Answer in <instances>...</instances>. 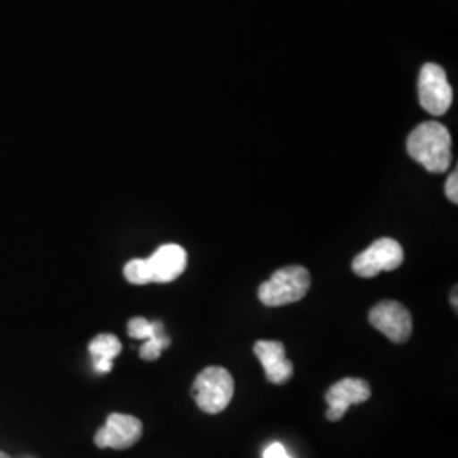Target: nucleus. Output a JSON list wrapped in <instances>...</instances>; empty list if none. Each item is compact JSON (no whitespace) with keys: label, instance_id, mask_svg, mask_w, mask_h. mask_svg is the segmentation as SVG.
I'll return each mask as SVG.
<instances>
[{"label":"nucleus","instance_id":"9","mask_svg":"<svg viewBox=\"0 0 458 458\" xmlns=\"http://www.w3.org/2000/svg\"><path fill=\"white\" fill-rule=\"evenodd\" d=\"M151 280L157 284H168L181 277L187 267V251L181 245L168 243L160 246L149 259Z\"/></svg>","mask_w":458,"mask_h":458},{"label":"nucleus","instance_id":"13","mask_svg":"<svg viewBox=\"0 0 458 458\" xmlns=\"http://www.w3.org/2000/svg\"><path fill=\"white\" fill-rule=\"evenodd\" d=\"M124 277L134 285L151 284V270L148 259H134L124 265Z\"/></svg>","mask_w":458,"mask_h":458},{"label":"nucleus","instance_id":"1","mask_svg":"<svg viewBox=\"0 0 458 458\" xmlns=\"http://www.w3.org/2000/svg\"><path fill=\"white\" fill-rule=\"evenodd\" d=\"M408 153L431 174L446 172L452 165L450 131L437 121L416 126L408 138Z\"/></svg>","mask_w":458,"mask_h":458},{"label":"nucleus","instance_id":"15","mask_svg":"<svg viewBox=\"0 0 458 458\" xmlns=\"http://www.w3.org/2000/svg\"><path fill=\"white\" fill-rule=\"evenodd\" d=\"M445 194H446V199L450 200V202H454V204H457L458 202V172L457 170H454L452 174H450V177H448V181L445 183Z\"/></svg>","mask_w":458,"mask_h":458},{"label":"nucleus","instance_id":"8","mask_svg":"<svg viewBox=\"0 0 458 458\" xmlns=\"http://www.w3.org/2000/svg\"><path fill=\"white\" fill-rule=\"evenodd\" d=\"M370 395H372L370 384L363 378L346 377L344 380L333 384L325 395L327 403V420L340 421L350 406L369 401Z\"/></svg>","mask_w":458,"mask_h":458},{"label":"nucleus","instance_id":"17","mask_svg":"<svg viewBox=\"0 0 458 458\" xmlns=\"http://www.w3.org/2000/svg\"><path fill=\"white\" fill-rule=\"evenodd\" d=\"M454 297H450V301H452V304H454V310L457 311V287L454 289Z\"/></svg>","mask_w":458,"mask_h":458},{"label":"nucleus","instance_id":"3","mask_svg":"<svg viewBox=\"0 0 458 458\" xmlns=\"http://www.w3.org/2000/svg\"><path fill=\"white\" fill-rule=\"evenodd\" d=\"M234 395V380L223 367L204 369L192 386V397L199 410L208 414H219L226 410Z\"/></svg>","mask_w":458,"mask_h":458},{"label":"nucleus","instance_id":"14","mask_svg":"<svg viewBox=\"0 0 458 458\" xmlns=\"http://www.w3.org/2000/svg\"><path fill=\"white\" fill-rule=\"evenodd\" d=\"M168 346H170V338L166 336V333L157 335L149 340H145V344L140 348V357L147 361L158 360Z\"/></svg>","mask_w":458,"mask_h":458},{"label":"nucleus","instance_id":"16","mask_svg":"<svg viewBox=\"0 0 458 458\" xmlns=\"http://www.w3.org/2000/svg\"><path fill=\"white\" fill-rule=\"evenodd\" d=\"M263 458H291L282 443H272L263 450Z\"/></svg>","mask_w":458,"mask_h":458},{"label":"nucleus","instance_id":"5","mask_svg":"<svg viewBox=\"0 0 458 458\" xmlns=\"http://www.w3.org/2000/svg\"><path fill=\"white\" fill-rule=\"evenodd\" d=\"M418 96L421 107L431 115H443L454 102V90L442 66L426 64L418 79Z\"/></svg>","mask_w":458,"mask_h":458},{"label":"nucleus","instance_id":"11","mask_svg":"<svg viewBox=\"0 0 458 458\" xmlns=\"http://www.w3.org/2000/svg\"><path fill=\"white\" fill-rule=\"evenodd\" d=\"M123 344L117 340V336L111 333L98 335L90 344L89 352L94 359V369L98 374H109L113 370V360L121 353Z\"/></svg>","mask_w":458,"mask_h":458},{"label":"nucleus","instance_id":"6","mask_svg":"<svg viewBox=\"0 0 458 458\" xmlns=\"http://www.w3.org/2000/svg\"><path fill=\"white\" fill-rule=\"evenodd\" d=\"M370 325L393 344H406L412 335L411 312L395 301H382L369 312Z\"/></svg>","mask_w":458,"mask_h":458},{"label":"nucleus","instance_id":"7","mask_svg":"<svg viewBox=\"0 0 458 458\" xmlns=\"http://www.w3.org/2000/svg\"><path fill=\"white\" fill-rule=\"evenodd\" d=\"M143 435V425L138 418L130 414H109L106 425L96 433L94 442L98 448L126 450L140 442Z\"/></svg>","mask_w":458,"mask_h":458},{"label":"nucleus","instance_id":"18","mask_svg":"<svg viewBox=\"0 0 458 458\" xmlns=\"http://www.w3.org/2000/svg\"><path fill=\"white\" fill-rule=\"evenodd\" d=\"M0 458H11L7 454H4V452H0Z\"/></svg>","mask_w":458,"mask_h":458},{"label":"nucleus","instance_id":"12","mask_svg":"<svg viewBox=\"0 0 458 458\" xmlns=\"http://www.w3.org/2000/svg\"><path fill=\"white\" fill-rule=\"evenodd\" d=\"M128 333L131 338L136 340H149L157 335H164L165 327L164 323L160 321H148L145 318H132L131 321L128 323Z\"/></svg>","mask_w":458,"mask_h":458},{"label":"nucleus","instance_id":"2","mask_svg":"<svg viewBox=\"0 0 458 458\" xmlns=\"http://www.w3.org/2000/svg\"><path fill=\"white\" fill-rule=\"evenodd\" d=\"M311 287V274L301 265L277 270L259 289V299L267 308H280L304 299Z\"/></svg>","mask_w":458,"mask_h":458},{"label":"nucleus","instance_id":"4","mask_svg":"<svg viewBox=\"0 0 458 458\" xmlns=\"http://www.w3.org/2000/svg\"><path fill=\"white\" fill-rule=\"evenodd\" d=\"M404 262V251L393 238H380L363 250L352 262V270L363 278H372L380 272H391Z\"/></svg>","mask_w":458,"mask_h":458},{"label":"nucleus","instance_id":"10","mask_svg":"<svg viewBox=\"0 0 458 458\" xmlns=\"http://www.w3.org/2000/svg\"><path fill=\"white\" fill-rule=\"evenodd\" d=\"M257 359L262 363L265 376L272 384H285L294 374L293 361L285 357V346L280 342H267L260 340L253 346Z\"/></svg>","mask_w":458,"mask_h":458}]
</instances>
